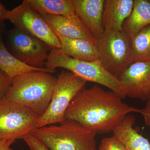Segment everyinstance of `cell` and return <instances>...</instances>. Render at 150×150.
Returning a JSON list of instances; mask_svg holds the SVG:
<instances>
[{"label":"cell","mask_w":150,"mask_h":150,"mask_svg":"<svg viewBox=\"0 0 150 150\" xmlns=\"http://www.w3.org/2000/svg\"><path fill=\"white\" fill-rule=\"evenodd\" d=\"M122 100L114 92L99 86L84 88L70 103L65 120L77 121L96 134L112 132L127 115L140 112V109L130 106Z\"/></svg>","instance_id":"6da1fadb"},{"label":"cell","mask_w":150,"mask_h":150,"mask_svg":"<svg viewBox=\"0 0 150 150\" xmlns=\"http://www.w3.org/2000/svg\"><path fill=\"white\" fill-rule=\"evenodd\" d=\"M57 78L44 71H31L14 77L4 98L21 105L41 116L49 106Z\"/></svg>","instance_id":"7a4b0ae2"},{"label":"cell","mask_w":150,"mask_h":150,"mask_svg":"<svg viewBox=\"0 0 150 150\" xmlns=\"http://www.w3.org/2000/svg\"><path fill=\"white\" fill-rule=\"evenodd\" d=\"M96 133L74 120L36 128L32 135L49 150H97Z\"/></svg>","instance_id":"3957f363"},{"label":"cell","mask_w":150,"mask_h":150,"mask_svg":"<svg viewBox=\"0 0 150 150\" xmlns=\"http://www.w3.org/2000/svg\"><path fill=\"white\" fill-rule=\"evenodd\" d=\"M46 69L56 71L63 68L87 81L104 86L124 99L126 96L124 85L103 67L99 61L87 62L71 58L63 53L60 49H52L46 64Z\"/></svg>","instance_id":"277c9868"},{"label":"cell","mask_w":150,"mask_h":150,"mask_svg":"<svg viewBox=\"0 0 150 150\" xmlns=\"http://www.w3.org/2000/svg\"><path fill=\"white\" fill-rule=\"evenodd\" d=\"M99 62L118 78L134 62L131 38L123 32L104 31L97 38Z\"/></svg>","instance_id":"5b68a950"},{"label":"cell","mask_w":150,"mask_h":150,"mask_svg":"<svg viewBox=\"0 0 150 150\" xmlns=\"http://www.w3.org/2000/svg\"><path fill=\"white\" fill-rule=\"evenodd\" d=\"M86 83V81L69 71H62L57 78L49 106L39 118L37 128L63 123L70 103L85 88Z\"/></svg>","instance_id":"8992f818"},{"label":"cell","mask_w":150,"mask_h":150,"mask_svg":"<svg viewBox=\"0 0 150 150\" xmlns=\"http://www.w3.org/2000/svg\"><path fill=\"white\" fill-rule=\"evenodd\" d=\"M3 38L6 48L17 59L30 67L45 68L52 49L48 44L16 28L6 30Z\"/></svg>","instance_id":"52a82bcc"},{"label":"cell","mask_w":150,"mask_h":150,"mask_svg":"<svg viewBox=\"0 0 150 150\" xmlns=\"http://www.w3.org/2000/svg\"><path fill=\"white\" fill-rule=\"evenodd\" d=\"M39 118L21 105L0 99V139H23L37 128Z\"/></svg>","instance_id":"ba28073f"},{"label":"cell","mask_w":150,"mask_h":150,"mask_svg":"<svg viewBox=\"0 0 150 150\" xmlns=\"http://www.w3.org/2000/svg\"><path fill=\"white\" fill-rule=\"evenodd\" d=\"M6 20L10 21L16 28L37 38L52 49L61 48L58 36L28 0L23 1L19 5L8 11Z\"/></svg>","instance_id":"9c48e42d"},{"label":"cell","mask_w":150,"mask_h":150,"mask_svg":"<svg viewBox=\"0 0 150 150\" xmlns=\"http://www.w3.org/2000/svg\"><path fill=\"white\" fill-rule=\"evenodd\" d=\"M126 96L146 101L150 98V60L135 61L118 78Z\"/></svg>","instance_id":"30bf717a"},{"label":"cell","mask_w":150,"mask_h":150,"mask_svg":"<svg viewBox=\"0 0 150 150\" xmlns=\"http://www.w3.org/2000/svg\"><path fill=\"white\" fill-rule=\"evenodd\" d=\"M57 36L88 40L96 44L97 39L77 15L71 17L42 16Z\"/></svg>","instance_id":"8fae6325"},{"label":"cell","mask_w":150,"mask_h":150,"mask_svg":"<svg viewBox=\"0 0 150 150\" xmlns=\"http://www.w3.org/2000/svg\"><path fill=\"white\" fill-rule=\"evenodd\" d=\"M105 0H73L76 14L96 39L104 32L103 14Z\"/></svg>","instance_id":"7c38bea8"},{"label":"cell","mask_w":150,"mask_h":150,"mask_svg":"<svg viewBox=\"0 0 150 150\" xmlns=\"http://www.w3.org/2000/svg\"><path fill=\"white\" fill-rule=\"evenodd\" d=\"M134 0H105L103 25L105 31L123 32V25L131 14Z\"/></svg>","instance_id":"4fadbf2b"},{"label":"cell","mask_w":150,"mask_h":150,"mask_svg":"<svg viewBox=\"0 0 150 150\" xmlns=\"http://www.w3.org/2000/svg\"><path fill=\"white\" fill-rule=\"evenodd\" d=\"M135 122L134 115H127L113 130V135L128 150H150V142L134 128Z\"/></svg>","instance_id":"5bb4252c"},{"label":"cell","mask_w":150,"mask_h":150,"mask_svg":"<svg viewBox=\"0 0 150 150\" xmlns=\"http://www.w3.org/2000/svg\"><path fill=\"white\" fill-rule=\"evenodd\" d=\"M64 54L74 59L87 61H99V53L96 44L83 39L58 36Z\"/></svg>","instance_id":"9a60e30c"},{"label":"cell","mask_w":150,"mask_h":150,"mask_svg":"<svg viewBox=\"0 0 150 150\" xmlns=\"http://www.w3.org/2000/svg\"><path fill=\"white\" fill-rule=\"evenodd\" d=\"M150 25V0H134L130 16L123 25V32L130 38Z\"/></svg>","instance_id":"2e32d148"},{"label":"cell","mask_w":150,"mask_h":150,"mask_svg":"<svg viewBox=\"0 0 150 150\" xmlns=\"http://www.w3.org/2000/svg\"><path fill=\"white\" fill-rule=\"evenodd\" d=\"M3 35H0V69L4 72L11 79L23 73L31 71H44L51 74L55 72L45 68L30 67L17 59L6 48Z\"/></svg>","instance_id":"e0dca14e"},{"label":"cell","mask_w":150,"mask_h":150,"mask_svg":"<svg viewBox=\"0 0 150 150\" xmlns=\"http://www.w3.org/2000/svg\"><path fill=\"white\" fill-rule=\"evenodd\" d=\"M35 10L45 15L71 17L76 15L73 0H28Z\"/></svg>","instance_id":"ac0fdd59"},{"label":"cell","mask_w":150,"mask_h":150,"mask_svg":"<svg viewBox=\"0 0 150 150\" xmlns=\"http://www.w3.org/2000/svg\"><path fill=\"white\" fill-rule=\"evenodd\" d=\"M134 62L148 60L150 57V25L131 38Z\"/></svg>","instance_id":"d6986e66"},{"label":"cell","mask_w":150,"mask_h":150,"mask_svg":"<svg viewBox=\"0 0 150 150\" xmlns=\"http://www.w3.org/2000/svg\"><path fill=\"white\" fill-rule=\"evenodd\" d=\"M98 150H128L118 138L113 135L103 139Z\"/></svg>","instance_id":"ffe728a7"},{"label":"cell","mask_w":150,"mask_h":150,"mask_svg":"<svg viewBox=\"0 0 150 150\" xmlns=\"http://www.w3.org/2000/svg\"><path fill=\"white\" fill-rule=\"evenodd\" d=\"M11 79L4 72L0 69V99L4 98L11 83Z\"/></svg>","instance_id":"44dd1931"},{"label":"cell","mask_w":150,"mask_h":150,"mask_svg":"<svg viewBox=\"0 0 150 150\" xmlns=\"http://www.w3.org/2000/svg\"><path fill=\"white\" fill-rule=\"evenodd\" d=\"M23 140L28 146L30 150H49L32 135L25 137Z\"/></svg>","instance_id":"7402d4cb"},{"label":"cell","mask_w":150,"mask_h":150,"mask_svg":"<svg viewBox=\"0 0 150 150\" xmlns=\"http://www.w3.org/2000/svg\"><path fill=\"white\" fill-rule=\"evenodd\" d=\"M143 116L145 124L150 130V98L146 100L145 107L140 109V112Z\"/></svg>","instance_id":"603a6c76"},{"label":"cell","mask_w":150,"mask_h":150,"mask_svg":"<svg viewBox=\"0 0 150 150\" xmlns=\"http://www.w3.org/2000/svg\"><path fill=\"white\" fill-rule=\"evenodd\" d=\"M15 140H5L0 139V150H13L11 145L13 144Z\"/></svg>","instance_id":"cb8c5ba5"},{"label":"cell","mask_w":150,"mask_h":150,"mask_svg":"<svg viewBox=\"0 0 150 150\" xmlns=\"http://www.w3.org/2000/svg\"><path fill=\"white\" fill-rule=\"evenodd\" d=\"M8 11L5 7L0 2V21H4L6 20Z\"/></svg>","instance_id":"d4e9b609"},{"label":"cell","mask_w":150,"mask_h":150,"mask_svg":"<svg viewBox=\"0 0 150 150\" xmlns=\"http://www.w3.org/2000/svg\"><path fill=\"white\" fill-rule=\"evenodd\" d=\"M5 31V25L4 21H0V35L4 34Z\"/></svg>","instance_id":"484cf974"},{"label":"cell","mask_w":150,"mask_h":150,"mask_svg":"<svg viewBox=\"0 0 150 150\" xmlns=\"http://www.w3.org/2000/svg\"><path fill=\"white\" fill-rule=\"evenodd\" d=\"M148 60H150V57L149 58V59H148Z\"/></svg>","instance_id":"4316f807"},{"label":"cell","mask_w":150,"mask_h":150,"mask_svg":"<svg viewBox=\"0 0 150 150\" xmlns=\"http://www.w3.org/2000/svg\"></svg>","instance_id":"83f0119b"}]
</instances>
